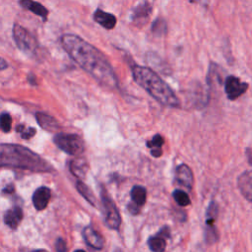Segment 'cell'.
Returning <instances> with one entry per match:
<instances>
[{
	"mask_svg": "<svg viewBox=\"0 0 252 252\" xmlns=\"http://www.w3.org/2000/svg\"><path fill=\"white\" fill-rule=\"evenodd\" d=\"M53 141L60 150L68 155L78 156L85 150L84 141L77 134L59 133L54 136Z\"/></svg>",
	"mask_w": 252,
	"mask_h": 252,
	"instance_id": "4",
	"label": "cell"
},
{
	"mask_svg": "<svg viewBox=\"0 0 252 252\" xmlns=\"http://www.w3.org/2000/svg\"><path fill=\"white\" fill-rule=\"evenodd\" d=\"M74 252H85L84 250H76V251H74Z\"/></svg>",
	"mask_w": 252,
	"mask_h": 252,
	"instance_id": "33",
	"label": "cell"
},
{
	"mask_svg": "<svg viewBox=\"0 0 252 252\" xmlns=\"http://www.w3.org/2000/svg\"><path fill=\"white\" fill-rule=\"evenodd\" d=\"M7 67H8V63L3 58L0 57V70H4Z\"/></svg>",
	"mask_w": 252,
	"mask_h": 252,
	"instance_id": "30",
	"label": "cell"
},
{
	"mask_svg": "<svg viewBox=\"0 0 252 252\" xmlns=\"http://www.w3.org/2000/svg\"><path fill=\"white\" fill-rule=\"evenodd\" d=\"M152 10L153 7L147 0L139 3L132 11L131 20L133 24L136 27H143L148 22L152 14Z\"/></svg>",
	"mask_w": 252,
	"mask_h": 252,
	"instance_id": "8",
	"label": "cell"
},
{
	"mask_svg": "<svg viewBox=\"0 0 252 252\" xmlns=\"http://www.w3.org/2000/svg\"><path fill=\"white\" fill-rule=\"evenodd\" d=\"M246 156H247L248 162L252 165V151H251V149H246Z\"/></svg>",
	"mask_w": 252,
	"mask_h": 252,
	"instance_id": "28",
	"label": "cell"
},
{
	"mask_svg": "<svg viewBox=\"0 0 252 252\" xmlns=\"http://www.w3.org/2000/svg\"><path fill=\"white\" fill-rule=\"evenodd\" d=\"M55 249L57 252H67V245L62 238H58L56 240Z\"/></svg>",
	"mask_w": 252,
	"mask_h": 252,
	"instance_id": "27",
	"label": "cell"
},
{
	"mask_svg": "<svg viewBox=\"0 0 252 252\" xmlns=\"http://www.w3.org/2000/svg\"><path fill=\"white\" fill-rule=\"evenodd\" d=\"M51 192L47 187H39L37 188L32 195V203L36 210H43L46 208L49 200H50Z\"/></svg>",
	"mask_w": 252,
	"mask_h": 252,
	"instance_id": "11",
	"label": "cell"
},
{
	"mask_svg": "<svg viewBox=\"0 0 252 252\" xmlns=\"http://www.w3.org/2000/svg\"><path fill=\"white\" fill-rule=\"evenodd\" d=\"M163 143H164L163 137L160 136L159 134L155 135L152 140L147 141V147L152 149L151 150L152 156H154L155 158H158L161 156V153H162L161 146L163 145Z\"/></svg>",
	"mask_w": 252,
	"mask_h": 252,
	"instance_id": "17",
	"label": "cell"
},
{
	"mask_svg": "<svg viewBox=\"0 0 252 252\" xmlns=\"http://www.w3.org/2000/svg\"><path fill=\"white\" fill-rule=\"evenodd\" d=\"M189 1L191 3H198L201 5H205V6H208V3H209L208 0H189Z\"/></svg>",
	"mask_w": 252,
	"mask_h": 252,
	"instance_id": "29",
	"label": "cell"
},
{
	"mask_svg": "<svg viewBox=\"0 0 252 252\" xmlns=\"http://www.w3.org/2000/svg\"><path fill=\"white\" fill-rule=\"evenodd\" d=\"M241 194L252 203V170L244 171L237 180Z\"/></svg>",
	"mask_w": 252,
	"mask_h": 252,
	"instance_id": "9",
	"label": "cell"
},
{
	"mask_svg": "<svg viewBox=\"0 0 252 252\" xmlns=\"http://www.w3.org/2000/svg\"><path fill=\"white\" fill-rule=\"evenodd\" d=\"M77 189H78V191L81 193V195H82L90 204H92L93 206L95 205V198H94V195L93 194V192L91 191V189H90L86 184H84L82 181H78V182H77Z\"/></svg>",
	"mask_w": 252,
	"mask_h": 252,
	"instance_id": "21",
	"label": "cell"
},
{
	"mask_svg": "<svg viewBox=\"0 0 252 252\" xmlns=\"http://www.w3.org/2000/svg\"><path fill=\"white\" fill-rule=\"evenodd\" d=\"M173 198L179 206L185 207V206H188L190 204V199H189L188 195L182 190H178V189L175 190L173 192Z\"/></svg>",
	"mask_w": 252,
	"mask_h": 252,
	"instance_id": "23",
	"label": "cell"
},
{
	"mask_svg": "<svg viewBox=\"0 0 252 252\" xmlns=\"http://www.w3.org/2000/svg\"><path fill=\"white\" fill-rule=\"evenodd\" d=\"M217 213H218V207L214 202H212L211 205L209 206L208 213H207V224L209 226L213 225V223L215 221V219H216V216H217Z\"/></svg>",
	"mask_w": 252,
	"mask_h": 252,
	"instance_id": "25",
	"label": "cell"
},
{
	"mask_svg": "<svg viewBox=\"0 0 252 252\" xmlns=\"http://www.w3.org/2000/svg\"><path fill=\"white\" fill-rule=\"evenodd\" d=\"M0 128L3 132L7 133L12 128V117L9 113H2L0 115Z\"/></svg>",
	"mask_w": 252,
	"mask_h": 252,
	"instance_id": "24",
	"label": "cell"
},
{
	"mask_svg": "<svg viewBox=\"0 0 252 252\" xmlns=\"http://www.w3.org/2000/svg\"><path fill=\"white\" fill-rule=\"evenodd\" d=\"M175 177L177 182L186 187L187 189H191L193 186V173L191 168L187 164H180L176 168Z\"/></svg>",
	"mask_w": 252,
	"mask_h": 252,
	"instance_id": "10",
	"label": "cell"
},
{
	"mask_svg": "<svg viewBox=\"0 0 252 252\" xmlns=\"http://www.w3.org/2000/svg\"><path fill=\"white\" fill-rule=\"evenodd\" d=\"M101 201L105 224L111 229H117L120 226L121 218L115 204L105 192L101 193Z\"/></svg>",
	"mask_w": 252,
	"mask_h": 252,
	"instance_id": "6",
	"label": "cell"
},
{
	"mask_svg": "<svg viewBox=\"0 0 252 252\" xmlns=\"http://www.w3.org/2000/svg\"><path fill=\"white\" fill-rule=\"evenodd\" d=\"M88 165L87 162L82 158H77L71 161L70 163V170L71 172L77 176L78 178H83L86 175Z\"/></svg>",
	"mask_w": 252,
	"mask_h": 252,
	"instance_id": "18",
	"label": "cell"
},
{
	"mask_svg": "<svg viewBox=\"0 0 252 252\" xmlns=\"http://www.w3.org/2000/svg\"><path fill=\"white\" fill-rule=\"evenodd\" d=\"M17 131L21 134L22 138L24 139H29L32 138L35 134V129L34 128H26L25 125H19L17 127Z\"/></svg>",
	"mask_w": 252,
	"mask_h": 252,
	"instance_id": "26",
	"label": "cell"
},
{
	"mask_svg": "<svg viewBox=\"0 0 252 252\" xmlns=\"http://www.w3.org/2000/svg\"><path fill=\"white\" fill-rule=\"evenodd\" d=\"M61 43L68 55L101 86L111 90L118 88L115 72L97 48L75 34H64Z\"/></svg>",
	"mask_w": 252,
	"mask_h": 252,
	"instance_id": "1",
	"label": "cell"
},
{
	"mask_svg": "<svg viewBox=\"0 0 252 252\" xmlns=\"http://www.w3.org/2000/svg\"><path fill=\"white\" fill-rule=\"evenodd\" d=\"M248 84L245 82H241L235 76H228L225 79L224 83V91L225 94L230 100H234L242 95L248 89Z\"/></svg>",
	"mask_w": 252,
	"mask_h": 252,
	"instance_id": "7",
	"label": "cell"
},
{
	"mask_svg": "<svg viewBox=\"0 0 252 252\" xmlns=\"http://www.w3.org/2000/svg\"><path fill=\"white\" fill-rule=\"evenodd\" d=\"M33 252H48V251H46L44 249H37V250H34Z\"/></svg>",
	"mask_w": 252,
	"mask_h": 252,
	"instance_id": "32",
	"label": "cell"
},
{
	"mask_svg": "<svg viewBox=\"0 0 252 252\" xmlns=\"http://www.w3.org/2000/svg\"><path fill=\"white\" fill-rule=\"evenodd\" d=\"M13 191V186H7L5 189H4V192H12Z\"/></svg>",
	"mask_w": 252,
	"mask_h": 252,
	"instance_id": "31",
	"label": "cell"
},
{
	"mask_svg": "<svg viewBox=\"0 0 252 252\" xmlns=\"http://www.w3.org/2000/svg\"><path fill=\"white\" fill-rule=\"evenodd\" d=\"M83 236L85 241L94 249H101L104 244L102 236L96 232L92 226H87L83 230Z\"/></svg>",
	"mask_w": 252,
	"mask_h": 252,
	"instance_id": "12",
	"label": "cell"
},
{
	"mask_svg": "<svg viewBox=\"0 0 252 252\" xmlns=\"http://www.w3.org/2000/svg\"><path fill=\"white\" fill-rule=\"evenodd\" d=\"M35 118H36V121H37L38 125L41 128H43L45 130H48V131L57 130L60 126L59 123L57 122V120L54 117H52L49 114L43 113V112H37L35 114Z\"/></svg>",
	"mask_w": 252,
	"mask_h": 252,
	"instance_id": "15",
	"label": "cell"
},
{
	"mask_svg": "<svg viewBox=\"0 0 252 252\" xmlns=\"http://www.w3.org/2000/svg\"><path fill=\"white\" fill-rule=\"evenodd\" d=\"M94 21L106 30H112L116 25V18L114 15L97 9L94 14Z\"/></svg>",
	"mask_w": 252,
	"mask_h": 252,
	"instance_id": "13",
	"label": "cell"
},
{
	"mask_svg": "<svg viewBox=\"0 0 252 252\" xmlns=\"http://www.w3.org/2000/svg\"><path fill=\"white\" fill-rule=\"evenodd\" d=\"M167 31V25L166 22L163 19L158 18L154 21L152 25V32L156 35H162Z\"/></svg>",
	"mask_w": 252,
	"mask_h": 252,
	"instance_id": "22",
	"label": "cell"
},
{
	"mask_svg": "<svg viewBox=\"0 0 252 252\" xmlns=\"http://www.w3.org/2000/svg\"><path fill=\"white\" fill-rule=\"evenodd\" d=\"M146 196L147 191L143 186L136 185L131 190V198L136 206H143L146 202Z\"/></svg>",
	"mask_w": 252,
	"mask_h": 252,
	"instance_id": "19",
	"label": "cell"
},
{
	"mask_svg": "<svg viewBox=\"0 0 252 252\" xmlns=\"http://www.w3.org/2000/svg\"><path fill=\"white\" fill-rule=\"evenodd\" d=\"M16 167L35 172L53 171V167L40 156L21 145L0 144V167Z\"/></svg>",
	"mask_w": 252,
	"mask_h": 252,
	"instance_id": "2",
	"label": "cell"
},
{
	"mask_svg": "<svg viewBox=\"0 0 252 252\" xmlns=\"http://www.w3.org/2000/svg\"><path fill=\"white\" fill-rule=\"evenodd\" d=\"M13 38L18 48L28 54H32V52H34L37 46L35 38L25 28L18 24L14 25Z\"/></svg>",
	"mask_w": 252,
	"mask_h": 252,
	"instance_id": "5",
	"label": "cell"
},
{
	"mask_svg": "<svg viewBox=\"0 0 252 252\" xmlns=\"http://www.w3.org/2000/svg\"><path fill=\"white\" fill-rule=\"evenodd\" d=\"M148 244L153 252H163L166 246L165 240L162 237V235L152 236L151 238H149Z\"/></svg>",
	"mask_w": 252,
	"mask_h": 252,
	"instance_id": "20",
	"label": "cell"
},
{
	"mask_svg": "<svg viewBox=\"0 0 252 252\" xmlns=\"http://www.w3.org/2000/svg\"><path fill=\"white\" fill-rule=\"evenodd\" d=\"M131 72L134 81L160 104L179 107L180 101L171 88L149 67L132 65Z\"/></svg>",
	"mask_w": 252,
	"mask_h": 252,
	"instance_id": "3",
	"label": "cell"
},
{
	"mask_svg": "<svg viewBox=\"0 0 252 252\" xmlns=\"http://www.w3.org/2000/svg\"><path fill=\"white\" fill-rule=\"evenodd\" d=\"M20 5H21L23 8H25V9H27V10L32 12L33 14H35V15H37V16H39V17H41L43 21H46L47 15H48V11H47V9H46L43 5H41L40 3L35 2V1H33V0H21V1H20Z\"/></svg>",
	"mask_w": 252,
	"mask_h": 252,
	"instance_id": "14",
	"label": "cell"
},
{
	"mask_svg": "<svg viewBox=\"0 0 252 252\" xmlns=\"http://www.w3.org/2000/svg\"><path fill=\"white\" fill-rule=\"evenodd\" d=\"M23 219L22 209L19 207H14L8 210L4 216V221L11 228H16Z\"/></svg>",
	"mask_w": 252,
	"mask_h": 252,
	"instance_id": "16",
	"label": "cell"
}]
</instances>
